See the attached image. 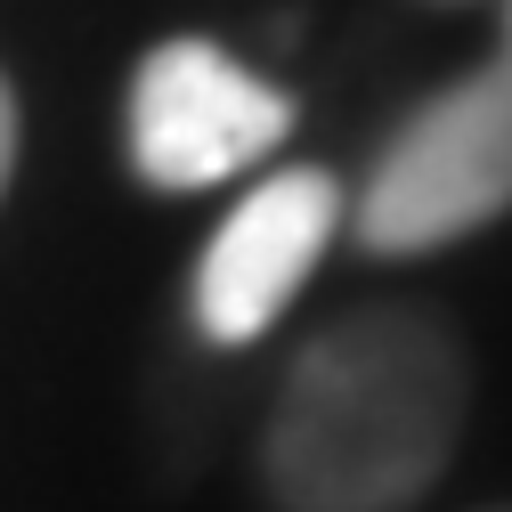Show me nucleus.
I'll use <instances>...</instances> for the list:
<instances>
[{"label": "nucleus", "instance_id": "4", "mask_svg": "<svg viewBox=\"0 0 512 512\" xmlns=\"http://www.w3.org/2000/svg\"><path fill=\"white\" fill-rule=\"evenodd\" d=\"M334 228H342V187L326 171L301 163V171L261 179L196 261V326L228 350L261 342L293 309V293L309 285V269L326 261Z\"/></svg>", "mask_w": 512, "mask_h": 512}, {"label": "nucleus", "instance_id": "2", "mask_svg": "<svg viewBox=\"0 0 512 512\" xmlns=\"http://www.w3.org/2000/svg\"><path fill=\"white\" fill-rule=\"evenodd\" d=\"M512 212V66L464 74L431 106L407 114V131L382 147L358 196V236L374 252H431Z\"/></svg>", "mask_w": 512, "mask_h": 512}, {"label": "nucleus", "instance_id": "5", "mask_svg": "<svg viewBox=\"0 0 512 512\" xmlns=\"http://www.w3.org/2000/svg\"><path fill=\"white\" fill-rule=\"evenodd\" d=\"M9 171H17V98L0 82V187H9Z\"/></svg>", "mask_w": 512, "mask_h": 512}, {"label": "nucleus", "instance_id": "1", "mask_svg": "<svg viewBox=\"0 0 512 512\" xmlns=\"http://www.w3.org/2000/svg\"><path fill=\"white\" fill-rule=\"evenodd\" d=\"M464 431L456 334L423 309H358L285 374L269 423V488L285 512H399Z\"/></svg>", "mask_w": 512, "mask_h": 512}, {"label": "nucleus", "instance_id": "3", "mask_svg": "<svg viewBox=\"0 0 512 512\" xmlns=\"http://www.w3.org/2000/svg\"><path fill=\"white\" fill-rule=\"evenodd\" d=\"M293 131V98L212 41H163L131 82V163L155 187H212L252 171Z\"/></svg>", "mask_w": 512, "mask_h": 512}, {"label": "nucleus", "instance_id": "6", "mask_svg": "<svg viewBox=\"0 0 512 512\" xmlns=\"http://www.w3.org/2000/svg\"><path fill=\"white\" fill-rule=\"evenodd\" d=\"M504 66H512V0H504Z\"/></svg>", "mask_w": 512, "mask_h": 512}]
</instances>
